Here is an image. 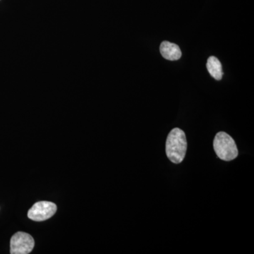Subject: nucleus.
I'll list each match as a JSON object with an SVG mask.
<instances>
[{"instance_id":"f257e3e1","label":"nucleus","mask_w":254,"mask_h":254,"mask_svg":"<svg viewBox=\"0 0 254 254\" xmlns=\"http://www.w3.org/2000/svg\"><path fill=\"white\" fill-rule=\"evenodd\" d=\"M187 141L185 132L175 128L169 133L166 141V154L175 164L181 163L186 155Z\"/></svg>"},{"instance_id":"f03ea898","label":"nucleus","mask_w":254,"mask_h":254,"mask_svg":"<svg viewBox=\"0 0 254 254\" xmlns=\"http://www.w3.org/2000/svg\"><path fill=\"white\" fill-rule=\"evenodd\" d=\"M213 148L218 158L224 161H231L238 156L236 143L225 132L220 131L217 133L214 138Z\"/></svg>"},{"instance_id":"7ed1b4c3","label":"nucleus","mask_w":254,"mask_h":254,"mask_svg":"<svg viewBox=\"0 0 254 254\" xmlns=\"http://www.w3.org/2000/svg\"><path fill=\"white\" fill-rule=\"evenodd\" d=\"M34 246V240L31 235L25 232H16L10 241V253L28 254L31 253Z\"/></svg>"},{"instance_id":"20e7f679","label":"nucleus","mask_w":254,"mask_h":254,"mask_svg":"<svg viewBox=\"0 0 254 254\" xmlns=\"http://www.w3.org/2000/svg\"><path fill=\"white\" fill-rule=\"evenodd\" d=\"M57 205L53 202L40 201L35 203L28 210V217L33 221L43 222L55 215Z\"/></svg>"},{"instance_id":"39448f33","label":"nucleus","mask_w":254,"mask_h":254,"mask_svg":"<svg viewBox=\"0 0 254 254\" xmlns=\"http://www.w3.org/2000/svg\"><path fill=\"white\" fill-rule=\"evenodd\" d=\"M160 51L165 59L171 61L180 60L182 57V51L180 47L168 41H163L161 43Z\"/></svg>"},{"instance_id":"423d86ee","label":"nucleus","mask_w":254,"mask_h":254,"mask_svg":"<svg viewBox=\"0 0 254 254\" xmlns=\"http://www.w3.org/2000/svg\"><path fill=\"white\" fill-rule=\"evenodd\" d=\"M207 69L212 77L215 80H221L223 72H222V64L220 60L215 57L211 56L208 58L206 64Z\"/></svg>"}]
</instances>
